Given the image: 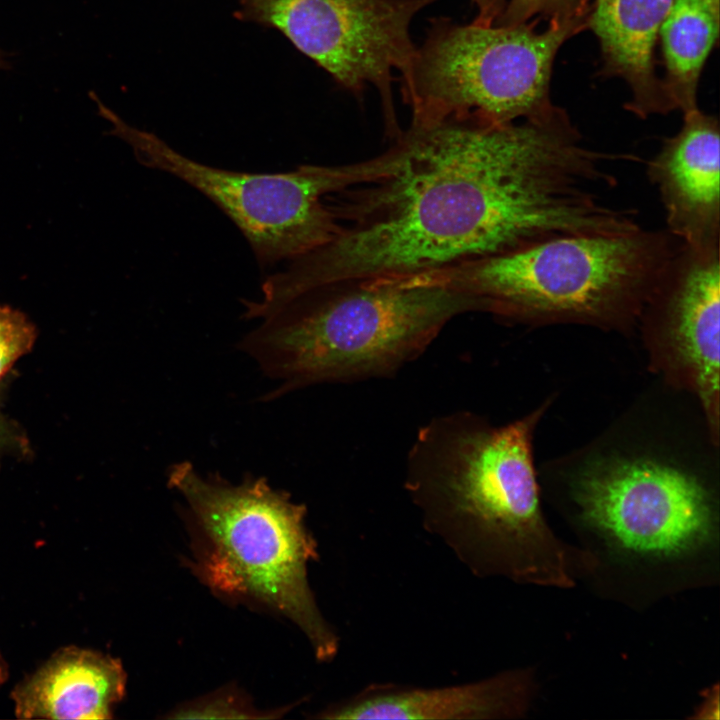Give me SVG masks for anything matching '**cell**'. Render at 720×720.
<instances>
[{
	"label": "cell",
	"instance_id": "cell-1",
	"mask_svg": "<svg viewBox=\"0 0 720 720\" xmlns=\"http://www.w3.org/2000/svg\"><path fill=\"white\" fill-rule=\"evenodd\" d=\"M371 179L327 197L340 226L270 276L282 301L344 280L407 276L566 235L622 232L615 154L585 144L560 107L504 124H410Z\"/></svg>",
	"mask_w": 720,
	"mask_h": 720
},
{
	"label": "cell",
	"instance_id": "cell-2",
	"mask_svg": "<svg viewBox=\"0 0 720 720\" xmlns=\"http://www.w3.org/2000/svg\"><path fill=\"white\" fill-rule=\"evenodd\" d=\"M545 407L499 427L470 411L437 416L408 451L404 488L424 529L477 577L573 583L540 505L532 440Z\"/></svg>",
	"mask_w": 720,
	"mask_h": 720
},
{
	"label": "cell",
	"instance_id": "cell-3",
	"mask_svg": "<svg viewBox=\"0 0 720 720\" xmlns=\"http://www.w3.org/2000/svg\"><path fill=\"white\" fill-rule=\"evenodd\" d=\"M475 311L473 296L420 274L337 281L261 319L239 346L276 382L268 401L315 384L392 376L451 319Z\"/></svg>",
	"mask_w": 720,
	"mask_h": 720
},
{
	"label": "cell",
	"instance_id": "cell-4",
	"mask_svg": "<svg viewBox=\"0 0 720 720\" xmlns=\"http://www.w3.org/2000/svg\"><path fill=\"white\" fill-rule=\"evenodd\" d=\"M681 241L642 227L566 235L421 273L473 296L481 312L511 323H577L627 330Z\"/></svg>",
	"mask_w": 720,
	"mask_h": 720
},
{
	"label": "cell",
	"instance_id": "cell-5",
	"mask_svg": "<svg viewBox=\"0 0 720 720\" xmlns=\"http://www.w3.org/2000/svg\"><path fill=\"white\" fill-rule=\"evenodd\" d=\"M167 480L182 496L198 536L194 569L200 578L217 594L285 616L318 661H332L340 639L308 581V564L319 554L305 505L263 477L235 484L219 474L202 475L188 461L173 464Z\"/></svg>",
	"mask_w": 720,
	"mask_h": 720
},
{
	"label": "cell",
	"instance_id": "cell-6",
	"mask_svg": "<svg viewBox=\"0 0 720 720\" xmlns=\"http://www.w3.org/2000/svg\"><path fill=\"white\" fill-rule=\"evenodd\" d=\"M512 25H460L435 19L401 75L412 124L475 121L504 124L556 106L549 96L560 47L587 29L588 17Z\"/></svg>",
	"mask_w": 720,
	"mask_h": 720
},
{
	"label": "cell",
	"instance_id": "cell-7",
	"mask_svg": "<svg viewBox=\"0 0 720 720\" xmlns=\"http://www.w3.org/2000/svg\"><path fill=\"white\" fill-rule=\"evenodd\" d=\"M92 99L111 124L109 134L126 142L143 166L171 174L215 203L239 228L258 262L291 261L328 243L339 224L327 197L374 177L385 154L338 166L305 164L284 173L226 170L191 159L156 134L127 124Z\"/></svg>",
	"mask_w": 720,
	"mask_h": 720
},
{
	"label": "cell",
	"instance_id": "cell-8",
	"mask_svg": "<svg viewBox=\"0 0 720 720\" xmlns=\"http://www.w3.org/2000/svg\"><path fill=\"white\" fill-rule=\"evenodd\" d=\"M438 0H239L234 16L280 31L302 54L360 97L367 84L380 94L387 133L399 128L393 71L408 69L416 46L413 17Z\"/></svg>",
	"mask_w": 720,
	"mask_h": 720
},
{
	"label": "cell",
	"instance_id": "cell-9",
	"mask_svg": "<svg viewBox=\"0 0 720 720\" xmlns=\"http://www.w3.org/2000/svg\"><path fill=\"white\" fill-rule=\"evenodd\" d=\"M573 497L583 521L627 554L681 558L715 536L710 491L671 462L647 457L597 462L575 479Z\"/></svg>",
	"mask_w": 720,
	"mask_h": 720
},
{
	"label": "cell",
	"instance_id": "cell-10",
	"mask_svg": "<svg viewBox=\"0 0 720 720\" xmlns=\"http://www.w3.org/2000/svg\"><path fill=\"white\" fill-rule=\"evenodd\" d=\"M641 325L651 360L699 401L710 438L719 440V248L680 243L646 301Z\"/></svg>",
	"mask_w": 720,
	"mask_h": 720
},
{
	"label": "cell",
	"instance_id": "cell-11",
	"mask_svg": "<svg viewBox=\"0 0 720 720\" xmlns=\"http://www.w3.org/2000/svg\"><path fill=\"white\" fill-rule=\"evenodd\" d=\"M683 115L679 132L648 162L647 176L659 191L667 231L693 248H719V123L699 108Z\"/></svg>",
	"mask_w": 720,
	"mask_h": 720
},
{
	"label": "cell",
	"instance_id": "cell-12",
	"mask_svg": "<svg viewBox=\"0 0 720 720\" xmlns=\"http://www.w3.org/2000/svg\"><path fill=\"white\" fill-rule=\"evenodd\" d=\"M532 681L524 670L461 684L420 687L371 683L311 716L329 720L514 719L528 709Z\"/></svg>",
	"mask_w": 720,
	"mask_h": 720
},
{
	"label": "cell",
	"instance_id": "cell-13",
	"mask_svg": "<svg viewBox=\"0 0 720 720\" xmlns=\"http://www.w3.org/2000/svg\"><path fill=\"white\" fill-rule=\"evenodd\" d=\"M673 0H595L587 28L596 35L607 75L631 90L625 108L640 118L673 110L655 72L654 50Z\"/></svg>",
	"mask_w": 720,
	"mask_h": 720
},
{
	"label": "cell",
	"instance_id": "cell-14",
	"mask_svg": "<svg viewBox=\"0 0 720 720\" xmlns=\"http://www.w3.org/2000/svg\"><path fill=\"white\" fill-rule=\"evenodd\" d=\"M125 687L118 659L70 646L19 683L11 697L18 718L110 719Z\"/></svg>",
	"mask_w": 720,
	"mask_h": 720
},
{
	"label": "cell",
	"instance_id": "cell-15",
	"mask_svg": "<svg viewBox=\"0 0 720 720\" xmlns=\"http://www.w3.org/2000/svg\"><path fill=\"white\" fill-rule=\"evenodd\" d=\"M720 3L673 0L659 32L665 66L662 79L673 110H695L698 82L718 39Z\"/></svg>",
	"mask_w": 720,
	"mask_h": 720
},
{
	"label": "cell",
	"instance_id": "cell-16",
	"mask_svg": "<svg viewBox=\"0 0 720 720\" xmlns=\"http://www.w3.org/2000/svg\"><path fill=\"white\" fill-rule=\"evenodd\" d=\"M590 0H505L494 25L512 26L534 19H568L588 17Z\"/></svg>",
	"mask_w": 720,
	"mask_h": 720
},
{
	"label": "cell",
	"instance_id": "cell-17",
	"mask_svg": "<svg viewBox=\"0 0 720 720\" xmlns=\"http://www.w3.org/2000/svg\"><path fill=\"white\" fill-rule=\"evenodd\" d=\"M265 712V711H264ZM256 709L238 691L224 689L185 704L173 712V718H270Z\"/></svg>",
	"mask_w": 720,
	"mask_h": 720
},
{
	"label": "cell",
	"instance_id": "cell-18",
	"mask_svg": "<svg viewBox=\"0 0 720 720\" xmlns=\"http://www.w3.org/2000/svg\"><path fill=\"white\" fill-rule=\"evenodd\" d=\"M36 335L35 326L25 314L0 304V379L30 351Z\"/></svg>",
	"mask_w": 720,
	"mask_h": 720
},
{
	"label": "cell",
	"instance_id": "cell-19",
	"mask_svg": "<svg viewBox=\"0 0 720 720\" xmlns=\"http://www.w3.org/2000/svg\"><path fill=\"white\" fill-rule=\"evenodd\" d=\"M472 2L478 9L472 23L482 26L494 25L505 5V0H472Z\"/></svg>",
	"mask_w": 720,
	"mask_h": 720
},
{
	"label": "cell",
	"instance_id": "cell-20",
	"mask_svg": "<svg viewBox=\"0 0 720 720\" xmlns=\"http://www.w3.org/2000/svg\"><path fill=\"white\" fill-rule=\"evenodd\" d=\"M719 707H718V694L714 695V697L707 698L704 702L703 707L700 709L699 713L701 714V718H715L713 713H715L718 716Z\"/></svg>",
	"mask_w": 720,
	"mask_h": 720
},
{
	"label": "cell",
	"instance_id": "cell-21",
	"mask_svg": "<svg viewBox=\"0 0 720 720\" xmlns=\"http://www.w3.org/2000/svg\"><path fill=\"white\" fill-rule=\"evenodd\" d=\"M7 677H8V666L0 653V686L6 681Z\"/></svg>",
	"mask_w": 720,
	"mask_h": 720
},
{
	"label": "cell",
	"instance_id": "cell-22",
	"mask_svg": "<svg viewBox=\"0 0 720 720\" xmlns=\"http://www.w3.org/2000/svg\"><path fill=\"white\" fill-rule=\"evenodd\" d=\"M10 67V62L7 58V54L0 49V69H8Z\"/></svg>",
	"mask_w": 720,
	"mask_h": 720
},
{
	"label": "cell",
	"instance_id": "cell-23",
	"mask_svg": "<svg viewBox=\"0 0 720 720\" xmlns=\"http://www.w3.org/2000/svg\"><path fill=\"white\" fill-rule=\"evenodd\" d=\"M712 1H714V2H716V3H720V0H712Z\"/></svg>",
	"mask_w": 720,
	"mask_h": 720
},
{
	"label": "cell",
	"instance_id": "cell-24",
	"mask_svg": "<svg viewBox=\"0 0 720 720\" xmlns=\"http://www.w3.org/2000/svg\"><path fill=\"white\" fill-rule=\"evenodd\" d=\"M0 424H1V422H0ZM0 427H1V425H0Z\"/></svg>",
	"mask_w": 720,
	"mask_h": 720
}]
</instances>
